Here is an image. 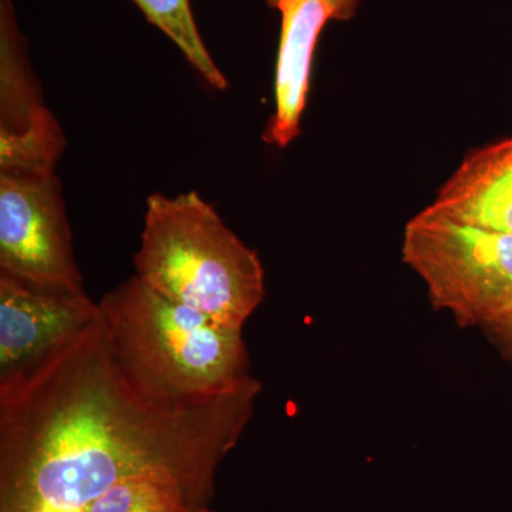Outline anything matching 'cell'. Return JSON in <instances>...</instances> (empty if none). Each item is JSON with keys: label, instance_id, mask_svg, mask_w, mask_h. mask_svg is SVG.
<instances>
[{"label": "cell", "instance_id": "obj_1", "mask_svg": "<svg viewBox=\"0 0 512 512\" xmlns=\"http://www.w3.org/2000/svg\"><path fill=\"white\" fill-rule=\"evenodd\" d=\"M261 383L207 404L161 402L121 365L99 313L0 376V512L86 511L136 477L207 500L254 414Z\"/></svg>", "mask_w": 512, "mask_h": 512}, {"label": "cell", "instance_id": "obj_2", "mask_svg": "<svg viewBox=\"0 0 512 512\" xmlns=\"http://www.w3.org/2000/svg\"><path fill=\"white\" fill-rule=\"evenodd\" d=\"M99 308L121 365L161 402L212 403L256 382L242 330L164 298L136 275Z\"/></svg>", "mask_w": 512, "mask_h": 512}, {"label": "cell", "instance_id": "obj_3", "mask_svg": "<svg viewBox=\"0 0 512 512\" xmlns=\"http://www.w3.org/2000/svg\"><path fill=\"white\" fill-rule=\"evenodd\" d=\"M134 268L148 288L229 329L244 330L265 298L258 252L194 191L148 197Z\"/></svg>", "mask_w": 512, "mask_h": 512}, {"label": "cell", "instance_id": "obj_4", "mask_svg": "<svg viewBox=\"0 0 512 512\" xmlns=\"http://www.w3.org/2000/svg\"><path fill=\"white\" fill-rule=\"evenodd\" d=\"M403 262L430 302L460 326L483 325L512 308V235L451 220L424 208L407 221Z\"/></svg>", "mask_w": 512, "mask_h": 512}, {"label": "cell", "instance_id": "obj_5", "mask_svg": "<svg viewBox=\"0 0 512 512\" xmlns=\"http://www.w3.org/2000/svg\"><path fill=\"white\" fill-rule=\"evenodd\" d=\"M0 274L86 293L55 170H0Z\"/></svg>", "mask_w": 512, "mask_h": 512}, {"label": "cell", "instance_id": "obj_6", "mask_svg": "<svg viewBox=\"0 0 512 512\" xmlns=\"http://www.w3.org/2000/svg\"><path fill=\"white\" fill-rule=\"evenodd\" d=\"M62 128L43 103L12 0H0V170H55Z\"/></svg>", "mask_w": 512, "mask_h": 512}, {"label": "cell", "instance_id": "obj_7", "mask_svg": "<svg viewBox=\"0 0 512 512\" xmlns=\"http://www.w3.org/2000/svg\"><path fill=\"white\" fill-rule=\"evenodd\" d=\"M97 313L87 293L46 291L0 274V376L39 359Z\"/></svg>", "mask_w": 512, "mask_h": 512}, {"label": "cell", "instance_id": "obj_8", "mask_svg": "<svg viewBox=\"0 0 512 512\" xmlns=\"http://www.w3.org/2000/svg\"><path fill=\"white\" fill-rule=\"evenodd\" d=\"M281 13V39L275 72V111L264 140L288 147L301 134V119L311 80L312 60L332 12L323 0H268Z\"/></svg>", "mask_w": 512, "mask_h": 512}, {"label": "cell", "instance_id": "obj_9", "mask_svg": "<svg viewBox=\"0 0 512 512\" xmlns=\"http://www.w3.org/2000/svg\"><path fill=\"white\" fill-rule=\"evenodd\" d=\"M427 207L512 235V137L470 151Z\"/></svg>", "mask_w": 512, "mask_h": 512}, {"label": "cell", "instance_id": "obj_10", "mask_svg": "<svg viewBox=\"0 0 512 512\" xmlns=\"http://www.w3.org/2000/svg\"><path fill=\"white\" fill-rule=\"evenodd\" d=\"M210 503L178 481L136 477L113 485L86 512H195Z\"/></svg>", "mask_w": 512, "mask_h": 512}, {"label": "cell", "instance_id": "obj_11", "mask_svg": "<svg viewBox=\"0 0 512 512\" xmlns=\"http://www.w3.org/2000/svg\"><path fill=\"white\" fill-rule=\"evenodd\" d=\"M148 22L164 33L202 79L217 90L228 87L227 77L218 69L205 47L192 15L190 0H133Z\"/></svg>", "mask_w": 512, "mask_h": 512}, {"label": "cell", "instance_id": "obj_12", "mask_svg": "<svg viewBox=\"0 0 512 512\" xmlns=\"http://www.w3.org/2000/svg\"><path fill=\"white\" fill-rule=\"evenodd\" d=\"M491 333H494L495 338L503 343L505 349L512 355V308L510 311L505 312L497 320L487 326Z\"/></svg>", "mask_w": 512, "mask_h": 512}, {"label": "cell", "instance_id": "obj_13", "mask_svg": "<svg viewBox=\"0 0 512 512\" xmlns=\"http://www.w3.org/2000/svg\"><path fill=\"white\" fill-rule=\"evenodd\" d=\"M323 2L332 12V20H338V22H349L355 18L360 6V0H323Z\"/></svg>", "mask_w": 512, "mask_h": 512}, {"label": "cell", "instance_id": "obj_14", "mask_svg": "<svg viewBox=\"0 0 512 512\" xmlns=\"http://www.w3.org/2000/svg\"><path fill=\"white\" fill-rule=\"evenodd\" d=\"M195 512H214V511H211L210 507H205V508H201V510H198V511H195Z\"/></svg>", "mask_w": 512, "mask_h": 512}, {"label": "cell", "instance_id": "obj_15", "mask_svg": "<svg viewBox=\"0 0 512 512\" xmlns=\"http://www.w3.org/2000/svg\"><path fill=\"white\" fill-rule=\"evenodd\" d=\"M56 512H86V511H56Z\"/></svg>", "mask_w": 512, "mask_h": 512}]
</instances>
